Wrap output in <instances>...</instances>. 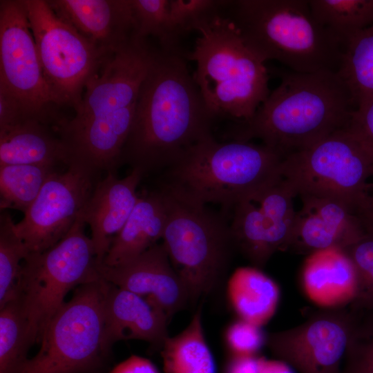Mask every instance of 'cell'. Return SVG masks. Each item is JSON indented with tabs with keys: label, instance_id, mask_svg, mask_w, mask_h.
<instances>
[{
	"label": "cell",
	"instance_id": "cell-1",
	"mask_svg": "<svg viewBox=\"0 0 373 373\" xmlns=\"http://www.w3.org/2000/svg\"><path fill=\"white\" fill-rule=\"evenodd\" d=\"M186 55L155 49L141 86L122 163L143 175L166 170L213 135L216 117L186 63Z\"/></svg>",
	"mask_w": 373,
	"mask_h": 373
},
{
	"label": "cell",
	"instance_id": "cell-14",
	"mask_svg": "<svg viewBox=\"0 0 373 373\" xmlns=\"http://www.w3.org/2000/svg\"><path fill=\"white\" fill-rule=\"evenodd\" d=\"M295 191L284 179L242 200L230 224L236 249L262 269L277 251L288 249L296 211Z\"/></svg>",
	"mask_w": 373,
	"mask_h": 373
},
{
	"label": "cell",
	"instance_id": "cell-40",
	"mask_svg": "<svg viewBox=\"0 0 373 373\" xmlns=\"http://www.w3.org/2000/svg\"><path fill=\"white\" fill-rule=\"evenodd\" d=\"M258 373H294L291 366L280 359L258 357Z\"/></svg>",
	"mask_w": 373,
	"mask_h": 373
},
{
	"label": "cell",
	"instance_id": "cell-41",
	"mask_svg": "<svg viewBox=\"0 0 373 373\" xmlns=\"http://www.w3.org/2000/svg\"><path fill=\"white\" fill-rule=\"evenodd\" d=\"M366 229L373 230V205L362 216Z\"/></svg>",
	"mask_w": 373,
	"mask_h": 373
},
{
	"label": "cell",
	"instance_id": "cell-23",
	"mask_svg": "<svg viewBox=\"0 0 373 373\" xmlns=\"http://www.w3.org/2000/svg\"><path fill=\"white\" fill-rule=\"evenodd\" d=\"M55 128L27 118L0 128V166L40 164L67 166L64 146Z\"/></svg>",
	"mask_w": 373,
	"mask_h": 373
},
{
	"label": "cell",
	"instance_id": "cell-4",
	"mask_svg": "<svg viewBox=\"0 0 373 373\" xmlns=\"http://www.w3.org/2000/svg\"><path fill=\"white\" fill-rule=\"evenodd\" d=\"M285 156L260 143L211 135L195 144L165 170L162 186L195 204H218L229 210L283 178Z\"/></svg>",
	"mask_w": 373,
	"mask_h": 373
},
{
	"label": "cell",
	"instance_id": "cell-29",
	"mask_svg": "<svg viewBox=\"0 0 373 373\" xmlns=\"http://www.w3.org/2000/svg\"><path fill=\"white\" fill-rule=\"evenodd\" d=\"M55 171V166L49 165L0 166L1 210L12 209L25 213Z\"/></svg>",
	"mask_w": 373,
	"mask_h": 373
},
{
	"label": "cell",
	"instance_id": "cell-28",
	"mask_svg": "<svg viewBox=\"0 0 373 373\" xmlns=\"http://www.w3.org/2000/svg\"><path fill=\"white\" fill-rule=\"evenodd\" d=\"M34 343L28 318L15 297L0 307V373H17Z\"/></svg>",
	"mask_w": 373,
	"mask_h": 373
},
{
	"label": "cell",
	"instance_id": "cell-42",
	"mask_svg": "<svg viewBox=\"0 0 373 373\" xmlns=\"http://www.w3.org/2000/svg\"><path fill=\"white\" fill-rule=\"evenodd\" d=\"M372 189H373V181L372 182Z\"/></svg>",
	"mask_w": 373,
	"mask_h": 373
},
{
	"label": "cell",
	"instance_id": "cell-7",
	"mask_svg": "<svg viewBox=\"0 0 373 373\" xmlns=\"http://www.w3.org/2000/svg\"><path fill=\"white\" fill-rule=\"evenodd\" d=\"M108 282L76 287L45 327L37 354L17 373H102L111 354L105 333Z\"/></svg>",
	"mask_w": 373,
	"mask_h": 373
},
{
	"label": "cell",
	"instance_id": "cell-13",
	"mask_svg": "<svg viewBox=\"0 0 373 373\" xmlns=\"http://www.w3.org/2000/svg\"><path fill=\"white\" fill-rule=\"evenodd\" d=\"M0 84L36 118L59 121L46 84L23 0L0 1Z\"/></svg>",
	"mask_w": 373,
	"mask_h": 373
},
{
	"label": "cell",
	"instance_id": "cell-34",
	"mask_svg": "<svg viewBox=\"0 0 373 373\" xmlns=\"http://www.w3.org/2000/svg\"><path fill=\"white\" fill-rule=\"evenodd\" d=\"M225 341L232 356H256L266 344V336L260 327L240 318L227 328Z\"/></svg>",
	"mask_w": 373,
	"mask_h": 373
},
{
	"label": "cell",
	"instance_id": "cell-24",
	"mask_svg": "<svg viewBox=\"0 0 373 373\" xmlns=\"http://www.w3.org/2000/svg\"><path fill=\"white\" fill-rule=\"evenodd\" d=\"M227 296L240 319L261 327L274 315L280 290L276 283L260 269L241 267L229 278Z\"/></svg>",
	"mask_w": 373,
	"mask_h": 373
},
{
	"label": "cell",
	"instance_id": "cell-6",
	"mask_svg": "<svg viewBox=\"0 0 373 373\" xmlns=\"http://www.w3.org/2000/svg\"><path fill=\"white\" fill-rule=\"evenodd\" d=\"M193 50V74L213 115L236 122L250 119L270 93L265 62L245 44L233 21L216 15L200 26Z\"/></svg>",
	"mask_w": 373,
	"mask_h": 373
},
{
	"label": "cell",
	"instance_id": "cell-22",
	"mask_svg": "<svg viewBox=\"0 0 373 373\" xmlns=\"http://www.w3.org/2000/svg\"><path fill=\"white\" fill-rule=\"evenodd\" d=\"M167 218L160 189L139 197L132 213L113 238L102 263L117 266L144 253L162 238Z\"/></svg>",
	"mask_w": 373,
	"mask_h": 373
},
{
	"label": "cell",
	"instance_id": "cell-31",
	"mask_svg": "<svg viewBox=\"0 0 373 373\" xmlns=\"http://www.w3.org/2000/svg\"><path fill=\"white\" fill-rule=\"evenodd\" d=\"M9 213L0 216V307L17 296L21 265L29 254Z\"/></svg>",
	"mask_w": 373,
	"mask_h": 373
},
{
	"label": "cell",
	"instance_id": "cell-2",
	"mask_svg": "<svg viewBox=\"0 0 373 373\" xmlns=\"http://www.w3.org/2000/svg\"><path fill=\"white\" fill-rule=\"evenodd\" d=\"M147 40L133 39L111 55L87 82L70 119L55 128L67 155V166L93 175L113 173L122 164L142 82L155 49Z\"/></svg>",
	"mask_w": 373,
	"mask_h": 373
},
{
	"label": "cell",
	"instance_id": "cell-5",
	"mask_svg": "<svg viewBox=\"0 0 373 373\" xmlns=\"http://www.w3.org/2000/svg\"><path fill=\"white\" fill-rule=\"evenodd\" d=\"M226 15L262 61L292 71L337 72L342 46L316 20L308 0L230 1Z\"/></svg>",
	"mask_w": 373,
	"mask_h": 373
},
{
	"label": "cell",
	"instance_id": "cell-17",
	"mask_svg": "<svg viewBox=\"0 0 373 373\" xmlns=\"http://www.w3.org/2000/svg\"><path fill=\"white\" fill-rule=\"evenodd\" d=\"M299 196L302 206L296 211L288 249L308 255L332 247L345 249L365 233L361 214L346 202L327 196Z\"/></svg>",
	"mask_w": 373,
	"mask_h": 373
},
{
	"label": "cell",
	"instance_id": "cell-32",
	"mask_svg": "<svg viewBox=\"0 0 373 373\" xmlns=\"http://www.w3.org/2000/svg\"><path fill=\"white\" fill-rule=\"evenodd\" d=\"M350 258L358 278L356 296L350 305L353 308L373 314V230L343 249Z\"/></svg>",
	"mask_w": 373,
	"mask_h": 373
},
{
	"label": "cell",
	"instance_id": "cell-11",
	"mask_svg": "<svg viewBox=\"0 0 373 373\" xmlns=\"http://www.w3.org/2000/svg\"><path fill=\"white\" fill-rule=\"evenodd\" d=\"M23 3L55 104L75 109L87 82L112 55L61 19L46 0H23Z\"/></svg>",
	"mask_w": 373,
	"mask_h": 373
},
{
	"label": "cell",
	"instance_id": "cell-18",
	"mask_svg": "<svg viewBox=\"0 0 373 373\" xmlns=\"http://www.w3.org/2000/svg\"><path fill=\"white\" fill-rule=\"evenodd\" d=\"M55 12L99 49L113 55L135 36L130 0H47Z\"/></svg>",
	"mask_w": 373,
	"mask_h": 373
},
{
	"label": "cell",
	"instance_id": "cell-20",
	"mask_svg": "<svg viewBox=\"0 0 373 373\" xmlns=\"http://www.w3.org/2000/svg\"><path fill=\"white\" fill-rule=\"evenodd\" d=\"M105 303V333L108 344L142 340L161 349L169 323L164 312L146 298L108 283Z\"/></svg>",
	"mask_w": 373,
	"mask_h": 373
},
{
	"label": "cell",
	"instance_id": "cell-21",
	"mask_svg": "<svg viewBox=\"0 0 373 373\" xmlns=\"http://www.w3.org/2000/svg\"><path fill=\"white\" fill-rule=\"evenodd\" d=\"M300 282L307 297L324 309L349 306L357 294L355 267L345 250L340 248L309 254L303 265Z\"/></svg>",
	"mask_w": 373,
	"mask_h": 373
},
{
	"label": "cell",
	"instance_id": "cell-12",
	"mask_svg": "<svg viewBox=\"0 0 373 373\" xmlns=\"http://www.w3.org/2000/svg\"><path fill=\"white\" fill-rule=\"evenodd\" d=\"M351 305L324 309L303 323L266 336L278 359L299 373H342L341 364L353 342L372 325Z\"/></svg>",
	"mask_w": 373,
	"mask_h": 373
},
{
	"label": "cell",
	"instance_id": "cell-37",
	"mask_svg": "<svg viewBox=\"0 0 373 373\" xmlns=\"http://www.w3.org/2000/svg\"><path fill=\"white\" fill-rule=\"evenodd\" d=\"M349 128L373 151V99L354 110Z\"/></svg>",
	"mask_w": 373,
	"mask_h": 373
},
{
	"label": "cell",
	"instance_id": "cell-8",
	"mask_svg": "<svg viewBox=\"0 0 373 373\" xmlns=\"http://www.w3.org/2000/svg\"><path fill=\"white\" fill-rule=\"evenodd\" d=\"M167 211L162 243L185 285L189 302L212 292L227 271L236 249L230 225L207 207L160 187Z\"/></svg>",
	"mask_w": 373,
	"mask_h": 373
},
{
	"label": "cell",
	"instance_id": "cell-16",
	"mask_svg": "<svg viewBox=\"0 0 373 373\" xmlns=\"http://www.w3.org/2000/svg\"><path fill=\"white\" fill-rule=\"evenodd\" d=\"M97 269L101 278L146 298L164 312L169 322L189 302L187 289L162 242L119 265L97 263Z\"/></svg>",
	"mask_w": 373,
	"mask_h": 373
},
{
	"label": "cell",
	"instance_id": "cell-35",
	"mask_svg": "<svg viewBox=\"0 0 373 373\" xmlns=\"http://www.w3.org/2000/svg\"><path fill=\"white\" fill-rule=\"evenodd\" d=\"M345 358L342 373H373V326L353 342Z\"/></svg>",
	"mask_w": 373,
	"mask_h": 373
},
{
	"label": "cell",
	"instance_id": "cell-25",
	"mask_svg": "<svg viewBox=\"0 0 373 373\" xmlns=\"http://www.w3.org/2000/svg\"><path fill=\"white\" fill-rule=\"evenodd\" d=\"M160 350L164 373H216L215 361L205 339L200 308L182 332L166 337Z\"/></svg>",
	"mask_w": 373,
	"mask_h": 373
},
{
	"label": "cell",
	"instance_id": "cell-9",
	"mask_svg": "<svg viewBox=\"0 0 373 373\" xmlns=\"http://www.w3.org/2000/svg\"><path fill=\"white\" fill-rule=\"evenodd\" d=\"M281 173L297 195L338 199L361 216L373 205V151L349 126L287 155Z\"/></svg>",
	"mask_w": 373,
	"mask_h": 373
},
{
	"label": "cell",
	"instance_id": "cell-26",
	"mask_svg": "<svg viewBox=\"0 0 373 373\" xmlns=\"http://www.w3.org/2000/svg\"><path fill=\"white\" fill-rule=\"evenodd\" d=\"M337 73L350 90L355 110L373 99V24L347 41Z\"/></svg>",
	"mask_w": 373,
	"mask_h": 373
},
{
	"label": "cell",
	"instance_id": "cell-33",
	"mask_svg": "<svg viewBox=\"0 0 373 373\" xmlns=\"http://www.w3.org/2000/svg\"><path fill=\"white\" fill-rule=\"evenodd\" d=\"M230 1L169 0V12L173 26L181 38L196 31L202 24L223 13Z\"/></svg>",
	"mask_w": 373,
	"mask_h": 373
},
{
	"label": "cell",
	"instance_id": "cell-15",
	"mask_svg": "<svg viewBox=\"0 0 373 373\" xmlns=\"http://www.w3.org/2000/svg\"><path fill=\"white\" fill-rule=\"evenodd\" d=\"M94 177L74 165L50 175L22 220L15 223L30 253L44 251L66 235L93 193Z\"/></svg>",
	"mask_w": 373,
	"mask_h": 373
},
{
	"label": "cell",
	"instance_id": "cell-39",
	"mask_svg": "<svg viewBox=\"0 0 373 373\" xmlns=\"http://www.w3.org/2000/svg\"><path fill=\"white\" fill-rule=\"evenodd\" d=\"M225 373H258V357L232 356Z\"/></svg>",
	"mask_w": 373,
	"mask_h": 373
},
{
	"label": "cell",
	"instance_id": "cell-30",
	"mask_svg": "<svg viewBox=\"0 0 373 373\" xmlns=\"http://www.w3.org/2000/svg\"><path fill=\"white\" fill-rule=\"evenodd\" d=\"M130 2L137 39L147 40L152 36L158 41L160 50L185 54L179 46L180 37L171 20L169 0H130Z\"/></svg>",
	"mask_w": 373,
	"mask_h": 373
},
{
	"label": "cell",
	"instance_id": "cell-3",
	"mask_svg": "<svg viewBox=\"0 0 373 373\" xmlns=\"http://www.w3.org/2000/svg\"><path fill=\"white\" fill-rule=\"evenodd\" d=\"M280 75V84L250 119L236 122L228 139L259 140L286 156L349 126L355 106L337 72L291 70Z\"/></svg>",
	"mask_w": 373,
	"mask_h": 373
},
{
	"label": "cell",
	"instance_id": "cell-36",
	"mask_svg": "<svg viewBox=\"0 0 373 373\" xmlns=\"http://www.w3.org/2000/svg\"><path fill=\"white\" fill-rule=\"evenodd\" d=\"M26 118L37 119L14 94L0 84V128Z\"/></svg>",
	"mask_w": 373,
	"mask_h": 373
},
{
	"label": "cell",
	"instance_id": "cell-27",
	"mask_svg": "<svg viewBox=\"0 0 373 373\" xmlns=\"http://www.w3.org/2000/svg\"><path fill=\"white\" fill-rule=\"evenodd\" d=\"M319 24L344 48L356 33L373 24V0H309Z\"/></svg>",
	"mask_w": 373,
	"mask_h": 373
},
{
	"label": "cell",
	"instance_id": "cell-19",
	"mask_svg": "<svg viewBox=\"0 0 373 373\" xmlns=\"http://www.w3.org/2000/svg\"><path fill=\"white\" fill-rule=\"evenodd\" d=\"M143 177L132 169L119 179L108 173L97 182L80 216L90 227L97 263H102L113 238L124 227L139 199L137 188Z\"/></svg>",
	"mask_w": 373,
	"mask_h": 373
},
{
	"label": "cell",
	"instance_id": "cell-10",
	"mask_svg": "<svg viewBox=\"0 0 373 373\" xmlns=\"http://www.w3.org/2000/svg\"><path fill=\"white\" fill-rule=\"evenodd\" d=\"M81 216L66 235L42 252L29 253L22 262L17 296L29 321L35 343L75 287L100 279L92 240Z\"/></svg>",
	"mask_w": 373,
	"mask_h": 373
},
{
	"label": "cell",
	"instance_id": "cell-38",
	"mask_svg": "<svg viewBox=\"0 0 373 373\" xmlns=\"http://www.w3.org/2000/svg\"><path fill=\"white\" fill-rule=\"evenodd\" d=\"M110 373H159V372L151 361L133 355L117 365Z\"/></svg>",
	"mask_w": 373,
	"mask_h": 373
}]
</instances>
